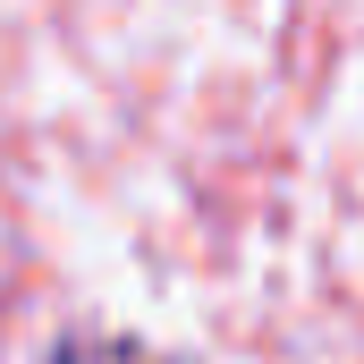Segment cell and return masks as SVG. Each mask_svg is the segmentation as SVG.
<instances>
[{
  "mask_svg": "<svg viewBox=\"0 0 364 364\" xmlns=\"http://www.w3.org/2000/svg\"><path fill=\"white\" fill-rule=\"evenodd\" d=\"M34 364H161V356L136 348V339H60L51 356H34Z\"/></svg>",
  "mask_w": 364,
  "mask_h": 364,
  "instance_id": "6da1fadb",
  "label": "cell"
}]
</instances>
